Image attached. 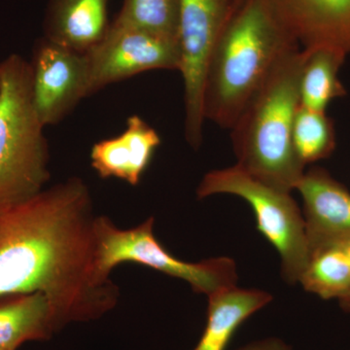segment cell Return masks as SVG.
I'll return each instance as SVG.
<instances>
[{"mask_svg": "<svg viewBox=\"0 0 350 350\" xmlns=\"http://www.w3.org/2000/svg\"><path fill=\"white\" fill-rule=\"evenodd\" d=\"M96 216L80 177L0 211V297L40 292L68 325L114 310L120 289L98 269Z\"/></svg>", "mask_w": 350, "mask_h": 350, "instance_id": "cell-1", "label": "cell"}, {"mask_svg": "<svg viewBox=\"0 0 350 350\" xmlns=\"http://www.w3.org/2000/svg\"><path fill=\"white\" fill-rule=\"evenodd\" d=\"M297 47L275 0H241L207 66L204 119L231 130L276 64Z\"/></svg>", "mask_w": 350, "mask_h": 350, "instance_id": "cell-2", "label": "cell"}, {"mask_svg": "<svg viewBox=\"0 0 350 350\" xmlns=\"http://www.w3.org/2000/svg\"><path fill=\"white\" fill-rule=\"evenodd\" d=\"M304 57L301 47L284 55L231 129L237 165L289 193L296 190L306 172L292 140Z\"/></svg>", "mask_w": 350, "mask_h": 350, "instance_id": "cell-3", "label": "cell"}, {"mask_svg": "<svg viewBox=\"0 0 350 350\" xmlns=\"http://www.w3.org/2000/svg\"><path fill=\"white\" fill-rule=\"evenodd\" d=\"M32 101L29 62L0 63V211L31 199L50 180V151Z\"/></svg>", "mask_w": 350, "mask_h": 350, "instance_id": "cell-4", "label": "cell"}, {"mask_svg": "<svg viewBox=\"0 0 350 350\" xmlns=\"http://www.w3.org/2000/svg\"><path fill=\"white\" fill-rule=\"evenodd\" d=\"M220 194L237 196L250 204L258 231L280 254L283 278L300 282L310 251L303 213L291 193L271 187L236 165L207 172L197 189L199 199Z\"/></svg>", "mask_w": 350, "mask_h": 350, "instance_id": "cell-5", "label": "cell"}, {"mask_svg": "<svg viewBox=\"0 0 350 350\" xmlns=\"http://www.w3.org/2000/svg\"><path fill=\"white\" fill-rule=\"evenodd\" d=\"M154 223L155 219L150 217L137 227L122 230L107 216H96L94 239L100 273L111 276L113 269L131 262L184 280L195 292L207 297L237 286L238 273L234 260L218 257L189 262L177 259L159 243Z\"/></svg>", "mask_w": 350, "mask_h": 350, "instance_id": "cell-6", "label": "cell"}, {"mask_svg": "<svg viewBox=\"0 0 350 350\" xmlns=\"http://www.w3.org/2000/svg\"><path fill=\"white\" fill-rule=\"evenodd\" d=\"M241 0H179L178 46L184 83L185 138L198 149L204 138V91L214 48Z\"/></svg>", "mask_w": 350, "mask_h": 350, "instance_id": "cell-7", "label": "cell"}, {"mask_svg": "<svg viewBox=\"0 0 350 350\" xmlns=\"http://www.w3.org/2000/svg\"><path fill=\"white\" fill-rule=\"evenodd\" d=\"M86 56L90 96L145 71L180 68L176 40L112 24L105 38L88 51Z\"/></svg>", "mask_w": 350, "mask_h": 350, "instance_id": "cell-8", "label": "cell"}, {"mask_svg": "<svg viewBox=\"0 0 350 350\" xmlns=\"http://www.w3.org/2000/svg\"><path fill=\"white\" fill-rule=\"evenodd\" d=\"M32 101L44 126L57 125L90 96L86 53L39 39L29 62Z\"/></svg>", "mask_w": 350, "mask_h": 350, "instance_id": "cell-9", "label": "cell"}, {"mask_svg": "<svg viewBox=\"0 0 350 350\" xmlns=\"http://www.w3.org/2000/svg\"><path fill=\"white\" fill-rule=\"evenodd\" d=\"M296 190L303 213L310 254L350 238V192L323 167L305 172Z\"/></svg>", "mask_w": 350, "mask_h": 350, "instance_id": "cell-10", "label": "cell"}, {"mask_svg": "<svg viewBox=\"0 0 350 350\" xmlns=\"http://www.w3.org/2000/svg\"><path fill=\"white\" fill-rule=\"evenodd\" d=\"M161 142L153 126L138 115H131L121 135L93 145L92 167L100 178H117L137 186Z\"/></svg>", "mask_w": 350, "mask_h": 350, "instance_id": "cell-11", "label": "cell"}, {"mask_svg": "<svg viewBox=\"0 0 350 350\" xmlns=\"http://www.w3.org/2000/svg\"><path fill=\"white\" fill-rule=\"evenodd\" d=\"M303 49L350 55V0H275Z\"/></svg>", "mask_w": 350, "mask_h": 350, "instance_id": "cell-12", "label": "cell"}, {"mask_svg": "<svg viewBox=\"0 0 350 350\" xmlns=\"http://www.w3.org/2000/svg\"><path fill=\"white\" fill-rule=\"evenodd\" d=\"M66 326L45 294L0 297V350H18L25 342L50 340Z\"/></svg>", "mask_w": 350, "mask_h": 350, "instance_id": "cell-13", "label": "cell"}, {"mask_svg": "<svg viewBox=\"0 0 350 350\" xmlns=\"http://www.w3.org/2000/svg\"><path fill=\"white\" fill-rule=\"evenodd\" d=\"M109 0H49L44 18V38L87 53L105 38Z\"/></svg>", "mask_w": 350, "mask_h": 350, "instance_id": "cell-14", "label": "cell"}, {"mask_svg": "<svg viewBox=\"0 0 350 350\" xmlns=\"http://www.w3.org/2000/svg\"><path fill=\"white\" fill-rule=\"evenodd\" d=\"M273 300L268 292L234 286L208 297L206 326L193 350H226L245 320Z\"/></svg>", "mask_w": 350, "mask_h": 350, "instance_id": "cell-15", "label": "cell"}, {"mask_svg": "<svg viewBox=\"0 0 350 350\" xmlns=\"http://www.w3.org/2000/svg\"><path fill=\"white\" fill-rule=\"evenodd\" d=\"M300 78V105L315 111H326L329 105L347 94L338 72L347 55L327 47L303 49Z\"/></svg>", "mask_w": 350, "mask_h": 350, "instance_id": "cell-16", "label": "cell"}, {"mask_svg": "<svg viewBox=\"0 0 350 350\" xmlns=\"http://www.w3.org/2000/svg\"><path fill=\"white\" fill-rule=\"evenodd\" d=\"M300 283L324 300H340L349 294L350 262L342 241L312 252Z\"/></svg>", "mask_w": 350, "mask_h": 350, "instance_id": "cell-17", "label": "cell"}, {"mask_svg": "<svg viewBox=\"0 0 350 350\" xmlns=\"http://www.w3.org/2000/svg\"><path fill=\"white\" fill-rule=\"evenodd\" d=\"M292 140L301 165L329 158L337 147L335 123L326 111H315L299 105L295 116Z\"/></svg>", "mask_w": 350, "mask_h": 350, "instance_id": "cell-18", "label": "cell"}, {"mask_svg": "<svg viewBox=\"0 0 350 350\" xmlns=\"http://www.w3.org/2000/svg\"><path fill=\"white\" fill-rule=\"evenodd\" d=\"M179 0H124L111 23L163 38H178Z\"/></svg>", "mask_w": 350, "mask_h": 350, "instance_id": "cell-19", "label": "cell"}, {"mask_svg": "<svg viewBox=\"0 0 350 350\" xmlns=\"http://www.w3.org/2000/svg\"><path fill=\"white\" fill-rule=\"evenodd\" d=\"M238 350H292V349L280 338H268L250 342Z\"/></svg>", "mask_w": 350, "mask_h": 350, "instance_id": "cell-20", "label": "cell"}, {"mask_svg": "<svg viewBox=\"0 0 350 350\" xmlns=\"http://www.w3.org/2000/svg\"><path fill=\"white\" fill-rule=\"evenodd\" d=\"M338 303H340V308L345 312H350V292L349 294L345 295V297H342V298H340L338 300Z\"/></svg>", "mask_w": 350, "mask_h": 350, "instance_id": "cell-21", "label": "cell"}, {"mask_svg": "<svg viewBox=\"0 0 350 350\" xmlns=\"http://www.w3.org/2000/svg\"><path fill=\"white\" fill-rule=\"evenodd\" d=\"M342 243H344L345 251H347V256H349L350 262V238L345 239V241H342Z\"/></svg>", "mask_w": 350, "mask_h": 350, "instance_id": "cell-22", "label": "cell"}]
</instances>
